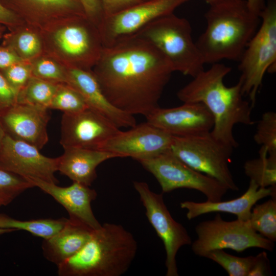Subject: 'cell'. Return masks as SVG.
I'll list each match as a JSON object with an SVG mask.
<instances>
[{"mask_svg": "<svg viewBox=\"0 0 276 276\" xmlns=\"http://www.w3.org/2000/svg\"><path fill=\"white\" fill-rule=\"evenodd\" d=\"M174 72L155 47L133 35L104 47L94 74L113 105L133 116L146 117L159 107Z\"/></svg>", "mask_w": 276, "mask_h": 276, "instance_id": "6da1fadb", "label": "cell"}, {"mask_svg": "<svg viewBox=\"0 0 276 276\" xmlns=\"http://www.w3.org/2000/svg\"><path fill=\"white\" fill-rule=\"evenodd\" d=\"M231 71V68L224 64H212L180 89L177 96L183 103L203 104L214 119L211 134L234 149L238 145L234 136V126L237 124L251 126L255 121L251 117L252 107L243 98L241 82L239 80L229 87L224 84V78Z\"/></svg>", "mask_w": 276, "mask_h": 276, "instance_id": "7a4b0ae2", "label": "cell"}, {"mask_svg": "<svg viewBox=\"0 0 276 276\" xmlns=\"http://www.w3.org/2000/svg\"><path fill=\"white\" fill-rule=\"evenodd\" d=\"M204 17L206 28L196 43L205 64L239 61L261 22L246 0L210 6Z\"/></svg>", "mask_w": 276, "mask_h": 276, "instance_id": "3957f363", "label": "cell"}, {"mask_svg": "<svg viewBox=\"0 0 276 276\" xmlns=\"http://www.w3.org/2000/svg\"><path fill=\"white\" fill-rule=\"evenodd\" d=\"M137 250L132 234L121 225L105 223L75 255L57 266L59 276H120Z\"/></svg>", "mask_w": 276, "mask_h": 276, "instance_id": "277c9868", "label": "cell"}, {"mask_svg": "<svg viewBox=\"0 0 276 276\" xmlns=\"http://www.w3.org/2000/svg\"><path fill=\"white\" fill-rule=\"evenodd\" d=\"M134 36L155 47L171 63L174 72L192 78L204 70L205 64L192 37V30L186 18L174 13L150 22Z\"/></svg>", "mask_w": 276, "mask_h": 276, "instance_id": "5b68a950", "label": "cell"}, {"mask_svg": "<svg viewBox=\"0 0 276 276\" xmlns=\"http://www.w3.org/2000/svg\"><path fill=\"white\" fill-rule=\"evenodd\" d=\"M261 25L245 48L239 61V81L244 96L253 108L266 72H275L276 1L268 0L260 15Z\"/></svg>", "mask_w": 276, "mask_h": 276, "instance_id": "8992f818", "label": "cell"}, {"mask_svg": "<svg viewBox=\"0 0 276 276\" xmlns=\"http://www.w3.org/2000/svg\"><path fill=\"white\" fill-rule=\"evenodd\" d=\"M233 150L208 132L174 136L170 151L188 166L214 178L228 190L238 191L228 166Z\"/></svg>", "mask_w": 276, "mask_h": 276, "instance_id": "52a82bcc", "label": "cell"}, {"mask_svg": "<svg viewBox=\"0 0 276 276\" xmlns=\"http://www.w3.org/2000/svg\"><path fill=\"white\" fill-rule=\"evenodd\" d=\"M195 232L197 239L192 242L191 248L196 255L202 257L215 249L228 248L242 252L257 247L271 251L274 246L273 242L254 230L248 221H227L219 214L212 220L199 223L195 227Z\"/></svg>", "mask_w": 276, "mask_h": 276, "instance_id": "ba28073f", "label": "cell"}, {"mask_svg": "<svg viewBox=\"0 0 276 276\" xmlns=\"http://www.w3.org/2000/svg\"><path fill=\"white\" fill-rule=\"evenodd\" d=\"M159 183L163 193L186 188L199 191L207 200H222L228 190L221 183L191 168L169 150L156 156L138 161Z\"/></svg>", "mask_w": 276, "mask_h": 276, "instance_id": "9c48e42d", "label": "cell"}, {"mask_svg": "<svg viewBox=\"0 0 276 276\" xmlns=\"http://www.w3.org/2000/svg\"><path fill=\"white\" fill-rule=\"evenodd\" d=\"M133 185L149 222L163 242L166 254V275L178 276L176 255L181 247L192 244L191 237L186 228L173 218L162 193L153 192L145 182L134 181Z\"/></svg>", "mask_w": 276, "mask_h": 276, "instance_id": "30bf717a", "label": "cell"}, {"mask_svg": "<svg viewBox=\"0 0 276 276\" xmlns=\"http://www.w3.org/2000/svg\"><path fill=\"white\" fill-rule=\"evenodd\" d=\"M189 0H147L105 16L99 27L104 47L134 35L153 20L171 13Z\"/></svg>", "mask_w": 276, "mask_h": 276, "instance_id": "8fae6325", "label": "cell"}, {"mask_svg": "<svg viewBox=\"0 0 276 276\" xmlns=\"http://www.w3.org/2000/svg\"><path fill=\"white\" fill-rule=\"evenodd\" d=\"M61 126L60 143L63 148L99 150L120 131L109 119L90 108L75 113H63Z\"/></svg>", "mask_w": 276, "mask_h": 276, "instance_id": "7c38bea8", "label": "cell"}, {"mask_svg": "<svg viewBox=\"0 0 276 276\" xmlns=\"http://www.w3.org/2000/svg\"><path fill=\"white\" fill-rule=\"evenodd\" d=\"M173 135L147 122L120 131L99 150L114 153L119 157H131L139 161L151 158L170 149Z\"/></svg>", "mask_w": 276, "mask_h": 276, "instance_id": "4fadbf2b", "label": "cell"}, {"mask_svg": "<svg viewBox=\"0 0 276 276\" xmlns=\"http://www.w3.org/2000/svg\"><path fill=\"white\" fill-rule=\"evenodd\" d=\"M58 157H47L34 146L5 134L0 149V167L26 177L57 184Z\"/></svg>", "mask_w": 276, "mask_h": 276, "instance_id": "5bb4252c", "label": "cell"}, {"mask_svg": "<svg viewBox=\"0 0 276 276\" xmlns=\"http://www.w3.org/2000/svg\"><path fill=\"white\" fill-rule=\"evenodd\" d=\"M147 122L174 136H186L210 132L213 117L202 103H183L172 108L157 107L146 117Z\"/></svg>", "mask_w": 276, "mask_h": 276, "instance_id": "9a60e30c", "label": "cell"}, {"mask_svg": "<svg viewBox=\"0 0 276 276\" xmlns=\"http://www.w3.org/2000/svg\"><path fill=\"white\" fill-rule=\"evenodd\" d=\"M48 109L16 103L0 111V121L6 133L31 144L39 150L49 140Z\"/></svg>", "mask_w": 276, "mask_h": 276, "instance_id": "2e32d148", "label": "cell"}, {"mask_svg": "<svg viewBox=\"0 0 276 276\" xmlns=\"http://www.w3.org/2000/svg\"><path fill=\"white\" fill-rule=\"evenodd\" d=\"M25 178L34 187L39 188L62 205L67 211L69 219L80 222L94 230L101 227L102 224L96 219L91 207L97 193L89 186L73 182L70 186L62 187L37 178Z\"/></svg>", "mask_w": 276, "mask_h": 276, "instance_id": "e0dca14e", "label": "cell"}, {"mask_svg": "<svg viewBox=\"0 0 276 276\" xmlns=\"http://www.w3.org/2000/svg\"><path fill=\"white\" fill-rule=\"evenodd\" d=\"M66 83L81 94L90 108L109 119L119 128L136 125L133 115L119 109L108 101L94 73L73 67L66 73Z\"/></svg>", "mask_w": 276, "mask_h": 276, "instance_id": "ac0fdd59", "label": "cell"}, {"mask_svg": "<svg viewBox=\"0 0 276 276\" xmlns=\"http://www.w3.org/2000/svg\"><path fill=\"white\" fill-rule=\"evenodd\" d=\"M276 199V188L260 187L250 180L247 190L239 197L230 200L202 202L184 201L180 203L181 209L187 210L186 217L189 220L203 214L210 213H227L235 215L237 219L247 221L251 209L256 203L267 196Z\"/></svg>", "mask_w": 276, "mask_h": 276, "instance_id": "d6986e66", "label": "cell"}, {"mask_svg": "<svg viewBox=\"0 0 276 276\" xmlns=\"http://www.w3.org/2000/svg\"><path fill=\"white\" fill-rule=\"evenodd\" d=\"M78 22L58 30L54 35L60 49L75 60L97 63L104 48L100 33Z\"/></svg>", "mask_w": 276, "mask_h": 276, "instance_id": "ffe728a7", "label": "cell"}, {"mask_svg": "<svg viewBox=\"0 0 276 276\" xmlns=\"http://www.w3.org/2000/svg\"><path fill=\"white\" fill-rule=\"evenodd\" d=\"M58 157L57 171L73 182L90 186L97 178V167L108 159L119 157L110 152L81 148H66Z\"/></svg>", "mask_w": 276, "mask_h": 276, "instance_id": "44dd1931", "label": "cell"}, {"mask_svg": "<svg viewBox=\"0 0 276 276\" xmlns=\"http://www.w3.org/2000/svg\"><path fill=\"white\" fill-rule=\"evenodd\" d=\"M94 231L86 225L68 218L59 232L43 239L41 245L43 255L47 260L58 266L78 252Z\"/></svg>", "mask_w": 276, "mask_h": 276, "instance_id": "7402d4cb", "label": "cell"}, {"mask_svg": "<svg viewBox=\"0 0 276 276\" xmlns=\"http://www.w3.org/2000/svg\"><path fill=\"white\" fill-rule=\"evenodd\" d=\"M243 168L245 175L260 187L276 188V154H268L266 148L261 146L259 157L246 161Z\"/></svg>", "mask_w": 276, "mask_h": 276, "instance_id": "603a6c76", "label": "cell"}, {"mask_svg": "<svg viewBox=\"0 0 276 276\" xmlns=\"http://www.w3.org/2000/svg\"><path fill=\"white\" fill-rule=\"evenodd\" d=\"M67 219H40L20 220L7 215L0 214V228L26 231L32 235L48 239L59 232L65 225Z\"/></svg>", "mask_w": 276, "mask_h": 276, "instance_id": "cb8c5ba5", "label": "cell"}, {"mask_svg": "<svg viewBox=\"0 0 276 276\" xmlns=\"http://www.w3.org/2000/svg\"><path fill=\"white\" fill-rule=\"evenodd\" d=\"M59 85L34 76L18 91L17 102L49 109Z\"/></svg>", "mask_w": 276, "mask_h": 276, "instance_id": "d4e9b609", "label": "cell"}, {"mask_svg": "<svg viewBox=\"0 0 276 276\" xmlns=\"http://www.w3.org/2000/svg\"><path fill=\"white\" fill-rule=\"evenodd\" d=\"M251 227L265 238L276 241V199L252 207L249 220Z\"/></svg>", "mask_w": 276, "mask_h": 276, "instance_id": "484cf974", "label": "cell"}, {"mask_svg": "<svg viewBox=\"0 0 276 276\" xmlns=\"http://www.w3.org/2000/svg\"><path fill=\"white\" fill-rule=\"evenodd\" d=\"M203 257L218 263L229 276H248L256 259V256L239 257L231 255L223 249L211 250Z\"/></svg>", "mask_w": 276, "mask_h": 276, "instance_id": "4316f807", "label": "cell"}, {"mask_svg": "<svg viewBox=\"0 0 276 276\" xmlns=\"http://www.w3.org/2000/svg\"><path fill=\"white\" fill-rule=\"evenodd\" d=\"M67 84V85H59L49 109L60 110L63 113H72L89 108L81 94L71 85Z\"/></svg>", "mask_w": 276, "mask_h": 276, "instance_id": "83f0119b", "label": "cell"}, {"mask_svg": "<svg viewBox=\"0 0 276 276\" xmlns=\"http://www.w3.org/2000/svg\"><path fill=\"white\" fill-rule=\"evenodd\" d=\"M255 142L267 149L268 154H276V113L269 111L263 113L258 121L254 136Z\"/></svg>", "mask_w": 276, "mask_h": 276, "instance_id": "f1b7e54d", "label": "cell"}, {"mask_svg": "<svg viewBox=\"0 0 276 276\" xmlns=\"http://www.w3.org/2000/svg\"><path fill=\"white\" fill-rule=\"evenodd\" d=\"M33 185L25 178L0 167V199L10 203Z\"/></svg>", "mask_w": 276, "mask_h": 276, "instance_id": "f546056e", "label": "cell"}, {"mask_svg": "<svg viewBox=\"0 0 276 276\" xmlns=\"http://www.w3.org/2000/svg\"><path fill=\"white\" fill-rule=\"evenodd\" d=\"M33 76L53 83L66 82V73L52 60L41 59L32 68Z\"/></svg>", "mask_w": 276, "mask_h": 276, "instance_id": "4dcf8cb0", "label": "cell"}, {"mask_svg": "<svg viewBox=\"0 0 276 276\" xmlns=\"http://www.w3.org/2000/svg\"><path fill=\"white\" fill-rule=\"evenodd\" d=\"M4 70L6 79L18 91L27 84L32 77V69L21 63L12 65Z\"/></svg>", "mask_w": 276, "mask_h": 276, "instance_id": "1f68e13d", "label": "cell"}, {"mask_svg": "<svg viewBox=\"0 0 276 276\" xmlns=\"http://www.w3.org/2000/svg\"><path fill=\"white\" fill-rule=\"evenodd\" d=\"M15 47L19 53L25 58H31L40 51L41 44L38 37L34 33L24 32L16 38Z\"/></svg>", "mask_w": 276, "mask_h": 276, "instance_id": "d6a6232c", "label": "cell"}, {"mask_svg": "<svg viewBox=\"0 0 276 276\" xmlns=\"http://www.w3.org/2000/svg\"><path fill=\"white\" fill-rule=\"evenodd\" d=\"M40 7L47 9H64L84 14L78 0H26Z\"/></svg>", "mask_w": 276, "mask_h": 276, "instance_id": "836d02e7", "label": "cell"}, {"mask_svg": "<svg viewBox=\"0 0 276 276\" xmlns=\"http://www.w3.org/2000/svg\"><path fill=\"white\" fill-rule=\"evenodd\" d=\"M18 91L0 73V111L17 102Z\"/></svg>", "mask_w": 276, "mask_h": 276, "instance_id": "e575fe53", "label": "cell"}, {"mask_svg": "<svg viewBox=\"0 0 276 276\" xmlns=\"http://www.w3.org/2000/svg\"><path fill=\"white\" fill-rule=\"evenodd\" d=\"M85 16L98 25L103 21L105 14L101 0H78Z\"/></svg>", "mask_w": 276, "mask_h": 276, "instance_id": "d590c367", "label": "cell"}, {"mask_svg": "<svg viewBox=\"0 0 276 276\" xmlns=\"http://www.w3.org/2000/svg\"><path fill=\"white\" fill-rule=\"evenodd\" d=\"M271 273L267 253L262 251L256 256L248 276H265Z\"/></svg>", "mask_w": 276, "mask_h": 276, "instance_id": "8d00e7d4", "label": "cell"}, {"mask_svg": "<svg viewBox=\"0 0 276 276\" xmlns=\"http://www.w3.org/2000/svg\"><path fill=\"white\" fill-rule=\"evenodd\" d=\"M105 16L109 15L134 5L141 0H101Z\"/></svg>", "mask_w": 276, "mask_h": 276, "instance_id": "74e56055", "label": "cell"}, {"mask_svg": "<svg viewBox=\"0 0 276 276\" xmlns=\"http://www.w3.org/2000/svg\"><path fill=\"white\" fill-rule=\"evenodd\" d=\"M22 59L11 49L0 47V68L5 70L12 65L21 63Z\"/></svg>", "mask_w": 276, "mask_h": 276, "instance_id": "f35d334b", "label": "cell"}, {"mask_svg": "<svg viewBox=\"0 0 276 276\" xmlns=\"http://www.w3.org/2000/svg\"><path fill=\"white\" fill-rule=\"evenodd\" d=\"M247 5L252 12L260 16L266 6L265 0H246Z\"/></svg>", "mask_w": 276, "mask_h": 276, "instance_id": "ab89813d", "label": "cell"}, {"mask_svg": "<svg viewBox=\"0 0 276 276\" xmlns=\"http://www.w3.org/2000/svg\"><path fill=\"white\" fill-rule=\"evenodd\" d=\"M14 19V14L0 3V22L10 24Z\"/></svg>", "mask_w": 276, "mask_h": 276, "instance_id": "60d3db41", "label": "cell"}, {"mask_svg": "<svg viewBox=\"0 0 276 276\" xmlns=\"http://www.w3.org/2000/svg\"><path fill=\"white\" fill-rule=\"evenodd\" d=\"M210 6L217 5L236 0H205Z\"/></svg>", "mask_w": 276, "mask_h": 276, "instance_id": "b9f144b4", "label": "cell"}, {"mask_svg": "<svg viewBox=\"0 0 276 276\" xmlns=\"http://www.w3.org/2000/svg\"><path fill=\"white\" fill-rule=\"evenodd\" d=\"M5 134L6 132L0 121V149Z\"/></svg>", "mask_w": 276, "mask_h": 276, "instance_id": "7bdbcfd3", "label": "cell"}, {"mask_svg": "<svg viewBox=\"0 0 276 276\" xmlns=\"http://www.w3.org/2000/svg\"><path fill=\"white\" fill-rule=\"evenodd\" d=\"M14 231H16V230L13 229L0 228V235L7 234V233H10Z\"/></svg>", "mask_w": 276, "mask_h": 276, "instance_id": "ee69618b", "label": "cell"}, {"mask_svg": "<svg viewBox=\"0 0 276 276\" xmlns=\"http://www.w3.org/2000/svg\"><path fill=\"white\" fill-rule=\"evenodd\" d=\"M8 204H9L8 202H7L5 200L0 199V206H3V205H6Z\"/></svg>", "mask_w": 276, "mask_h": 276, "instance_id": "f6af8a7d", "label": "cell"}, {"mask_svg": "<svg viewBox=\"0 0 276 276\" xmlns=\"http://www.w3.org/2000/svg\"><path fill=\"white\" fill-rule=\"evenodd\" d=\"M141 1H147V0H141Z\"/></svg>", "mask_w": 276, "mask_h": 276, "instance_id": "bcb514c9", "label": "cell"}, {"mask_svg": "<svg viewBox=\"0 0 276 276\" xmlns=\"http://www.w3.org/2000/svg\"><path fill=\"white\" fill-rule=\"evenodd\" d=\"M0 35H1V33H0Z\"/></svg>", "mask_w": 276, "mask_h": 276, "instance_id": "7dc6e473", "label": "cell"}]
</instances>
